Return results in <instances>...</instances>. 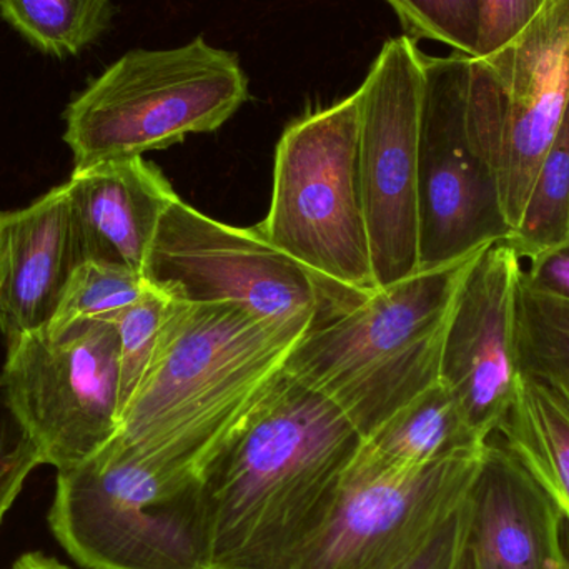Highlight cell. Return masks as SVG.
Here are the masks:
<instances>
[{"label": "cell", "instance_id": "obj_1", "mask_svg": "<svg viewBox=\"0 0 569 569\" xmlns=\"http://www.w3.org/2000/svg\"><path fill=\"white\" fill-rule=\"evenodd\" d=\"M347 415L280 371L200 475L207 569H295L363 445Z\"/></svg>", "mask_w": 569, "mask_h": 569}, {"label": "cell", "instance_id": "obj_2", "mask_svg": "<svg viewBox=\"0 0 569 569\" xmlns=\"http://www.w3.org/2000/svg\"><path fill=\"white\" fill-rule=\"evenodd\" d=\"M313 325L229 301L170 300L117 437L157 467L200 480Z\"/></svg>", "mask_w": 569, "mask_h": 569}, {"label": "cell", "instance_id": "obj_3", "mask_svg": "<svg viewBox=\"0 0 569 569\" xmlns=\"http://www.w3.org/2000/svg\"><path fill=\"white\" fill-rule=\"evenodd\" d=\"M480 250L437 269L418 270L313 325L283 370L330 398L363 440L370 437L440 381L451 310Z\"/></svg>", "mask_w": 569, "mask_h": 569}, {"label": "cell", "instance_id": "obj_4", "mask_svg": "<svg viewBox=\"0 0 569 569\" xmlns=\"http://www.w3.org/2000/svg\"><path fill=\"white\" fill-rule=\"evenodd\" d=\"M49 527L83 569H207L209 531L199 478L157 467L113 437L57 471Z\"/></svg>", "mask_w": 569, "mask_h": 569}, {"label": "cell", "instance_id": "obj_5", "mask_svg": "<svg viewBox=\"0 0 569 569\" xmlns=\"http://www.w3.org/2000/svg\"><path fill=\"white\" fill-rule=\"evenodd\" d=\"M249 99L239 57L199 37L173 49L130 50L63 112L73 169L169 149L216 132Z\"/></svg>", "mask_w": 569, "mask_h": 569}, {"label": "cell", "instance_id": "obj_6", "mask_svg": "<svg viewBox=\"0 0 569 569\" xmlns=\"http://www.w3.org/2000/svg\"><path fill=\"white\" fill-rule=\"evenodd\" d=\"M357 92L301 117L277 146L273 193L259 232L327 282L368 297L371 263L360 180Z\"/></svg>", "mask_w": 569, "mask_h": 569}, {"label": "cell", "instance_id": "obj_7", "mask_svg": "<svg viewBox=\"0 0 569 569\" xmlns=\"http://www.w3.org/2000/svg\"><path fill=\"white\" fill-rule=\"evenodd\" d=\"M465 106L471 139L497 173L511 227L569 107V0H547L508 42L467 57Z\"/></svg>", "mask_w": 569, "mask_h": 569}, {"label": "cell", "instance_id": "obj_8", "mask_svg": "<svg viewBox=\"0 0 569 569\" xmlns=\"http://www.w3.org/2000/svg\"><path fill=\"white\" fill-rule=\"evenodd\" d=\"M143 279L173 301H229L260 317L315 325L365 298L308 272L259 229L217 222L179 197L160 220Z\"/></svg>", "mask_w": 569, "mask_h": 569}, {"label": "cell", "instance_id": "obj_9", "mask_svg": "<svg viewBox=\"0 0 569 569\" xmlns=\"http://www.w3.org/2000/svg\"><path fill=\"white\" fill-rule=\"evenodd\" d=\"M0 391L42 465L69 470L106 447L120 427L119 337L110 321L60 335L30 331L7 345Z\"/></svg>", "mask_w": 569, "mask_h": 569}, {"label": "cell", "instance_id": "obj_10", "mask_svg": "<svg viewBox=\"0 0 569 569\" xmlns=\"http://www.w3.org/2000/svg\"><path fill=\"white\" fill-rule=\"evenodd\" d=\"M483 447L427 467L398 468L361 445L330 517L295 569L403 568L467 500Z\"/></svg>", "mask_w": 569, "mask_h": 569}, {"label": "cell", "instance_id": "obj_11", "mask_svg": "<svg viewBox=\"0 0 569 569\" xmlns=\"http://www.w3.org/2000/svg\"><path fill=\"white\" fill-rule=\"evenodd\" d=\"M425 53L411 37L385 42L357 90L360 180L378 288L420 270L418 153Z\"/></svg>", "mask_w": 569, "mask_h": 569}, {"label": "cell", "instance_id": "obj_12", "mask_svg": "<svg viewBox=\"0 0 569 569\" xmlns=\"http://www.w3.org/2000/svg\"><path fill=\"white\" fill-rule=\"evenodd\" d=\"M467 57L425 56L418 153L420 270L437 269L511 236L497 173L471 139Z\"/></svg>", "mask_w": 569, "mask_h": 569}, {"label": "cell", "instance_id": "obj_13", "mask_svg": "<svg viewBox=\"0 0 569 569\" xmlns=\"http://www.w3.org/2000/svg\"><path fill=\"white\" fill-rule=\"evenodd\" d=\"M523 266L507 240L481 249L461 282L445 333L440 381L485 440L517 391L515 327Z\"/></svg>", "mask_w": 569, "mask_h": 569}, {"label": "cell", "instance_id": "obj_14", "mask_svg": "<svg viewBox=\"0 0 569 569\" xmlns=\"http://www.w3.org/2000/svg\"><path fill=\"white\" fill-rule=\"evenodd\" d=\"M563 515L497 433L470 488L467 551L475 569H563Z\"/></svg>", "mask_w": 569, "mask_h": 569}, {"label": "cell", "instance_id": "obj_15", "mask_svg": "<svg viewBox=\"0 0 569 569\" xmlns=\"http://www.w3.org/2000/svg\"><path fill=\"white\" fill-rule=\"evenodd\" d=\"M80 262L126 267L143 277L167 207L177 199L169 180L143 157L73 169L63 183Z\"/></svg>", "mask_w": 569, "mask_h": 569}, {"label": "cell", "instance_id": "obj_16", "mask_svg": "<svg viewBox=\"0 0 569 569\" xmlns=\"http://www.w3.org/2000/svg\"><path fill=\"white\" fill-rule=\"evenodd\" d=\"M79 263L66 187L23 209L0 210V331L7 345L49 325Z\"/></svg>", "mask_w": 569, "mask_h": 569}, {"label": "cell", "instance_id": "obj_17", "mask_svg": "<svg viewBox=\"0 0 569 569\" xmlns=\"http://www.w3.org/2000/svg\"><path fill=\"white\" fill-rule=\"evenodd\" d=\"M495 433L547 491L569 525V395L535 375H518L513 401Z\"/></svg>", "mask_w": 569, "mask_h": 569}, {"label": "cell", "instance_id": "obj_18", "mask_svg": "<svg viewBox=\"0 0 569 569\" xmlns=\"http://www.w3.org/2000/svg\"><path fill=\"white\" fill-rule=\"evenodd\" d=\"M485 441L455 395L437 381L365 438L363 450L390 467L420 468L480 450Z\"/></svg>", "mask_w": 569, "mask_h": 569}, {"label": "cell", "instance_id": "obj_19", "mask_svg": "<svg viewBox=\"0 0 569 569\" xmlns=\"http://www.w3.org/2000/svg\"><path fill=\"white\" fill-rule=\"evenodd\" d=\"M112 0H0V17L46 56H79L110 27Z\"/></svg>", "mask_w": 569, "mask_h": 569}, {"label": "cell", "instance_id": "obj_20", "mask_svg": "<svg viewBox=\"0 0 569 569\" xmlns=\"http://www.w3.org/2000/svg\"><path fill=\"white\" fill-rule=\"evenodd\" d=\"M569 239V107L531 187L520 223L507 242L521 260Z\"/></svg>", "mask_w": 569, "mask_h": 569}, {"label": "cell", "instance_id": "obj_21", "mask_svg": "<svg viewBox=\"0 0 569 569\" xmlns=\"http://www.w3.org/2000/svg\"><path fill=\"white\" fill-rule=\"evenodd\" d=\"M515 357L520 373L555 381L569 395V301L537 293L520 282Z\"/></svg>", "mask_w": 569, "mask_h": 569}, {"label": "cell", "instance_id": "obj_22", "mask_svg": "<svg viewBox=\"0 0 569 569\" xmlns=\"http://www.w3.org/2000/svg\"><path fill=\"white\" fill-rule=\"evenodd\" d=\"M149 283L126 267L80 262L66 284L59 307L43 330L60 335L83 321L106 320L139 300Z\"/></svg>", "mask_w": 569, "mask_h": 569}, {"label": "cell", "instance_id": "obj_23", "mask_svg": "<svg viewBox=\"0 0 569 569\" xmlns=\"http://www.w3.org/2000/svg\"><path fill=\"white\" fill-rule=\"evenodd\" d=\"M169 303V297L149 284L139 300L106 318V321H110L116 327L117 337H119L122 410L136 391L152 358Z\"/></svg>", "mask_w": 569, "mask_h": 569}, {"label": "cell", "instance_id": "obj_24", "mask_svg": "<svg viewBox=\"0 0 569 569\" xmlns=\"http://www.w3.org/2000/svg\"><path fill=\"white\" fill-rule=\"evenodd\" d=\"M408 37L445 43L465 57H477L480 33L478 0H387Z\"/></svg>", "mask_w": 569, "mask_h": 569}, {"label": "cell", "instance_id": "obj_25", "mask_svg": "<svg viewBox=\"0 0 569 569\" xmlns=\"http://www.w3.org/2000/svg\"><path fill=\"white\" fill-rule=\"evenodd\" d=\"M547 0H478L480 33L477 57L487 56L520 32Z\"/></svg>", "mask_w": 569, "mask_h": 569}, {"label": "cell", "instance_id": "obj_26", "mask_svg": "<svg viewBox=\"0 0 569 569\" xmlns=\"http://www.w3.org/2000/svg\"><path fill=\"white\" fill-rule=\"evenodd\" d=\"M470 525V493L467 500L441 525L427 547L401 569H461L467 555Z\"/></svg>", "mask_w": 569, "mask_h": 569}, {"label": "cell", "instance_id": "obj_27", "mask_svg": "<svg viewBox=\"0 0 569 569\" xmlns=\"http://www.w3.org/2000/svg\"><path fill=\"white\" fill-rule=\"evenodd\" d=\"M42 465L37 448L22 433L12 438L0 427V525L22 491L29 475Z\"/></svg>", "mask_w": 569, "mask_h": 569}, {"label": "cell", "instance_id": "obj_28", "mask_svg": "<svg viewBox=\"0 0 569 569\" xmlns=\"http://www.w3.org/2000/svg\"><path fill=\"white\" fill-rule=\"evenodd\" d=\"M521 282L537 293L569 301V239L528 260Z\"/></svg>", "mask_w": 569, "mask_h": 569}, {"label": "cell", "instance_id": "obj_29", "mask_svg": "<svg viewBox=\"0 0 569 569\" xmlns=\"http://www.w3.org/2000/svg\"><path fill=\"white\" fill-rule=\"evenodd\" d=\"M9 569H69L57 558L49 557L42 551H29L20 555Z\"/></svg>", "mask_w": 569, "mask_h": 569}, {"label": "cell", "instance_id": "obj_30", "mask_svg": "<svg viewBox=\"0 0 569 569\" xmlns=\"http://www.w3.org/2000/svg\"><path fill=\"white\" fill-rule=\"evenodd\" d=\"M461 569H475L473 563H471L470 557H468V551L467 555H465L463 567H461Z\"/></svg>", "mask_w": 569, "mask_h": 569}, {"label": "cell", "instance_id": "obj_31", "mask_svg": "<svg viewBox=\"0 0 569 569\" xmlns=\"http://www.w3.org/2000/svg\"><path fill=\"white\" fill-rule=\"evenodd\" d=\"M563 569H569V550H568L567 563H565Z\"/></svg>", "mask_w": 569, "mask_h": 569}]
</instances>
